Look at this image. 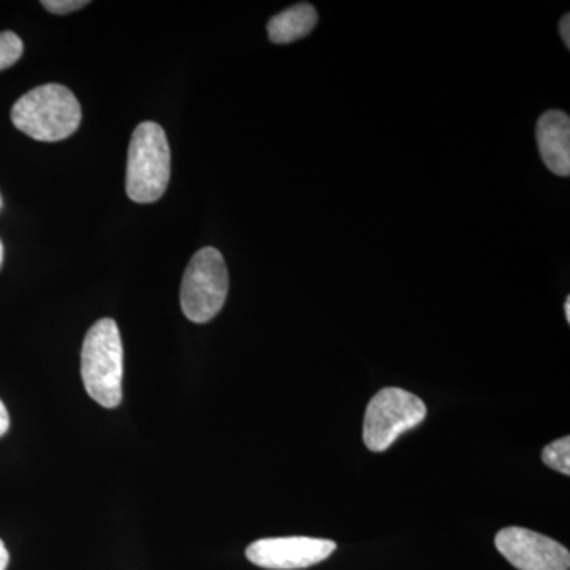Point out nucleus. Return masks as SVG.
<instances>
[{
	"instance_id": "nucleus-18",
	"label": "nucleus",
	"mask_w": 570,
	"mask_h": 570,
	"mask_svg": "<svg viewBox=\"0 0 570 570\" xmlns=\"http://www.w3.org/2000/svg\"><path fill=\"white\" fill-rule=\"evenodd\" d=\"M0 206H2V200H0Z\"/></svg>"
},
{
	"instance_id": "nucleus-3",
	"label": "nucleus",
	"mask_w": 570,
	"mask_h": 570,
	"mask_svg": "<svg viewBox=\"0 0 570 570\" xmlns=\"http://www.w3.org/2000/svg\"><path fill=\"white\" fill-rule=\"evenodd\" d=\"M171 153L159 124L145 121L135 129L127 153L126 190L137 204L160 200L170 183Z\"/></svg>"
},
{
	"instance_id": "nucleus-13",
	"label": "nucleus",
	"mask_w": 570,
	"mask_h": 570,
	"mask_svg": "<svg viewBox=\"0 0 570 570\" xmlns=\"http://www.w3.org/2000/svg\"><path fill=\"white\" fill-rule=\"evenodd\" d=\"M561 39L564 41L566 48H570V17L569 13L564 14L560 21Z\"/></svg>"
},
{
	"instance_id": "nucleus-6",
	"label": "nucleus",
	"mask_w": 570,
	"mask_h": 570,
	"mask_svg": "<svg viewBox=\"0 0 570 570\" xmlns=\"http://www.w3.org/2000/svg\"><path fill=\"white\" fill-rule=\"evenodd\" d=\"M336 543L328 539L269 538L255 540L246 550L247 560L272 570L306 569L332 557Z\"/></svg>"
},
{
	"instance_id": "nucleus-10",
	"label": "nucleus",
	"mask_w": 570,
	"mask_h": 570,
	"mask_svg": "<svg viewBox=\"0 0 570 570\" xmlns=\"http://www.w3.org/2000/svg\"><path fill=\"white\" fill-rule=\"evenodd\" d=\"M542 461L547 466L561 472V474H570V438L564 436L558 441L551 442L542 452Z\"/></svg>"
},
{
	"instance_id": "nucleus-1",
	"label": "nucleus",
	"mask_w": 570,
	"mask_h": 570,
	"mask_svg": "<svg viewBox=\"0 0 570 570\" xmlns=\"http://www.w3.org/2000/svg\"><path fill=\"white\" fill-rule=\"evenodd\" d=\"M11 121L33 140L61 141L80 127L81 107L69 88L51 82L24 94L11 108Z\"/></svg>"
},
{
	"instance_id": "nucleus-4",
	"label": "nucleus",
	"mask_w": 570,
	"mask_h": 570,
	"mask_svg": "<svg viewBox=\"0 0 570 570\" xmlns=\"http://www.w3.org/2000/svg\"><path fill=\"white\" fill-rule=\"evenodd\" d=\"M228 269L224 255L204 247L190 258L181 283L184 316L194 324H206L219 314L228 295Z\"/></svg>"
},
{
	"instance_id": "nucleus-17",
	"label": "nucleus",
	"mask_w": 570,
	"mask_h": 570,
	"mask_svg": "<svg viewBox=\"0 0 570 570\" xmlns=\"http://www.w3.org/2000/svg\"><path fill=\"white\" fill-rule=\"evenodd\" d=\"M3 264V245L2 242H0V268H2Z\"/></svg>"
},
{
	"instance_id": "nucleus-11",
	"label": "nucleus",
	"mask_w": 570,
	"mask_h": 570,
	"mask_svg": "<svg viewBox=\"0 0 570 570\" xmlns=\"http://www.w3.org/2000/svg\"><path fill=\"white\" fill-rule=\"evenodd\" d=\"M24 51L22 40L14 32H0V71L14 66Z\"/></svg>"
},
{
	"instance_id": "nucleus-8",
	"label": "nucleus",
	"mask_w": 570,
	"mask_h": 570,
	"mask_svg": "<svg viewBox=\"0 0 570 570\" xmlns=\"http://www.w3.org/2000/svg\"><path fill=\"white\" fill-rule=\"evenodd\" d=\"M540 156L551 174L568 178L570 175V119L564 111L543 112L538 121Z\"/></svg>"
},
{
	"instance_id": "nucleus-12",
	"label": "nucleus",
	"mask_w": 570,
	"mask_h": 570,
	"mask_svg": "<svg viewBox=\"0 0 570 570\" xmlns=\"http://www.w3.org/2000/svg\"><path fill=\"white\" fill-rule=\"evenodd\" d=\"M88 0H43L41 6L50 11V13L69 14L73 13V11L81 10L82 7L88 6Z\"/></svg>"
},
{
	"instance_id": "nucleus-9",
	"label": "nucleus",
	"mask_w": 570,
	"mask_h": 570,
	"mask_svg": "<svg viewBox=\"0 0 570 570\" xmlns=\"http://www.w3.org/2000/svg\"><path fill=\"white\" fill-rule=\"evenodd\" d=\"M317 21V10L311 3H296L268 21V39L276 45L305 39L316 28Z\"/></svg>"
},
{
	"instance_id": "nucleus-15",
	"label": "nucleus",
	"mask_w": 570,
	"mask_h": 570,
	"mask_svg": "<svg viewBox=\"0 0 570 570\" xmlns=\"http://www.w3.org/2000/svg\"><path fill=\"white\" fill-rule=\"evenodd\" d=\"M9 550H7L6 543L0 540V570H6L7 566H9Z\"/></svg>"
},
{
	"instance_id": "nucleus-16",
	"label": "nucleus",
	"mask_w": 570,
	"mask_h": 570,
	"mask_svg": "<svg viewBox=\"0 0 570 570\" xmlns=\"http://www.w3.org/2000/svg\"><path fill=\"white\" fill-rule=\"evenodd\" d=\"M564 313H566V318H568V322H570V296H568V299H566Z\"/></svg>"
},
{
	"instance_id": "nucleus-5",
	"label": "nucleus",
	"mask_w": 570,
	"mask_h": 570,
	"mask_svg": "<svg viewBox=\"0 0 570 570\" xmlns=\"http://www.w3.org/2000/svg\"><path fill=\"white\" fill-rule=\"evenodd\" d=\"M426 406L403 389H382L371 397L363 422V441L371 452H385L401 434L426 419Z\"/></svg>"
},
{
	"instance_id": "nucleus-14",
	"label": "nucleus",
	"mask_w": 570,
	"mask_h": 570,
	"mask_svg": "<svg viewBox=\"0 0 570 570\" xmlns=\"http://www.w3.org/2000/svg\"><path fill=\"white\" fill-rule=\"evenodd\" d=\"M10 428V415L7 411L6 404L0 401V438L9 431Z\"/></svg>"
},
{
	"instance_id": "nucleus-7",
	"label": "nucleus",
	"mask_w": 570,
	"mask_h": 570,
	"mask_svg": "<svg viewBox=\"0 0 570 570\" xmlns=\"http://www.w3.org/2000/svg\"><path fill=\"white\" fill-rule=\"evenodd\" d=\"M497 549L519 570H569L570 553L557 540L527 530L505 528L497 534Z\"/></svg>"
},
{
	"instance_id": "nucleus-2",
	"label": "nucleus",
	"mask_w": 570,
	"mask_h": 570,
	"mask_svg": "<svg viewBox=\"0 0 570 570\" xmlns=\"http://www.w3.org/2000/svg\"><path fill=\"white\" fill-rule=\"evenodd\" d=\"M122 374L124 347L118 324L112 318H100L82 343V384L100 406L118 407L122 401Z\"/></svg>"
}]
</instances>
